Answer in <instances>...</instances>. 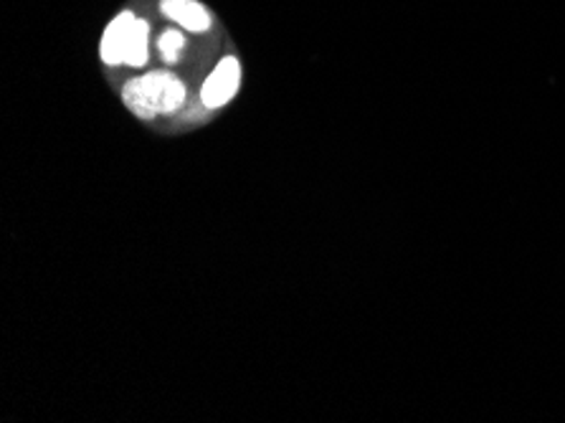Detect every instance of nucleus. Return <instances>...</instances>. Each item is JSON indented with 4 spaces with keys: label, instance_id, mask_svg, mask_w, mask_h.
Wrapping results in <instances>:
<instances>
[{
    "label": "nucleus",
    "instance_id": "f03ea898",
    "mask_svg": "<svg viewBox=\"0 0 565 423\" xmlns=\"http://www.w3.org/2000/svg\"><path fill=\"white\" fill-rule=\"evenodd\" d=\"M238 84H242V64H238V59L234 56L221 59L218 66L213 68L211 76L203 84L201 102L209 109L224 107L226 102H231V97L236 94Z\"/></svg>",
    "mask_w": 565,
    "mask_h": 423
},
{
    "label": "nucleus",
    "instance_id": "39448f33",
    "mask_svg": "<svg viewBox=\"0 0 565 423\" xmlns=\"http://www.w3.org/2000/svg\"><path fill=\"white\" fill-rule=\"evenodd\" d=\"M148 33H150L148 21L135 19L130 36H127V49H125L127 66H142L145 62H148Z\"/></svg>",
    "mask_w": 565,
    "mask_h": 423
},
{
    "label": "nucleus",
    "instance_id": "7ed1b4c3",
    "mask_svg": "<svg viewBox=\"0 0 565 423\" xmlns=\"http://www.w3.org/2000/svg\"><path fill=\"white\" fill-rule=\"evenodd\" d=\"M160 8L170 21L183 25L185 31L203 33V31L211 29L209 8L199 3V0H162Z\"/></svg>",
    "mask_w": 565,
    "mask_h": 423
},
{
    "label": "nucleus",
    "instance_id": "20e7f679",
    "mask_svg": "<svg viewBox=\"0 0 565 423\" xmlns=\"http://www.w3.org/2000/svg\"><path fill=\"white\" fill-rule=\"evenodd\" d=\"M132 23H135V15L130 11H125L107 25L105 36H102V62L109 64V66L125 64L127 36H130Z\"/></svg>",
    "mask_w": 565,
    "mask_h": 423
},
{
    "label": "nucleus",
    "instance_id": "f257e3e1",
    "mask_svg": "<svg viewBox=\"0 0 565 423\" xmlns=\"http://www.w3.org/2000/svg\"><path fill=\"white\" fill-rule=\"evenodd\" d=\"M125 105L130 107L137 117H156L162 112H175L185 102V86L168 72H152L137 80L127 82L122 89Z\"/></svg>",
    "mask_w": 565,
    "mask_h": 423
},
{
    "label": "nucleus",
    "instance_id": "423d86ee",
    "mask_svg": "<svg viewBox=\"0 0 565 423\" xmlns=\"http://www.w3.org/2000/svg\"><path fill=\"white\" fill-rule=\"evenodd\" d=\"M183 33H178L175 29H170V31H166L160 36V51H162V59H166V62H175L178 59V54H181L183 51Z\"/></svg>",
    "mask_w": 565,
    "mask_h": 423
}]
</instances>
